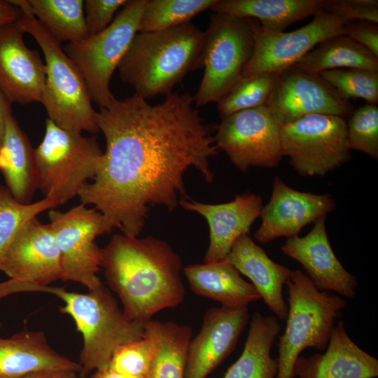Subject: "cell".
I'll list each match as a JSON object with an SVG mask.
<instances>
[{
	"instance_id": "obj_1",
	"label": "cell",
	"mask_w": 378,
	"mask_h": 378,
	"mask_svg": "<svg viewBox=\"0 0 378 378\" xmlns=\"http://www.w3.org/2000/svg\"><path fill=\"white\" fill-rule=\"evenodd\" d=\"M193 103L189 92H172L154 105L134 94L97 112L106 150L78 197L102 214L104 234L118 228L136 237L151 208L174 211L188 197L183 179L191 167L212 183L209 160L218 149Z\"/></svg>"
},
{
	"instance_id": "obj_2",
	"label": "cell",
	"mask_w": 378,
	"mask_h": 378,
	"mask_svg": "<svg viewBox=\"0 0 378 378\" xmlns=\"http://www.w3.org/2000/svg\"><path fill=\"white\" fill-rule=\"evenodd\" d=\"M102 253L108 285L129 319L144 324L158 312L183 302L182 261L165 241L116 234Z\"/></svg>"
},
{
	"instance_id": "obj_3",
	"label": "cell",
	"mask_w": 378,
	"mask_h": 378,
	"mask_svg": "<svg viewBox=\"0 0 378 378\" xmlns=\"http://www.w3.org/2000/svg\"><path fill=\"white\" fill-rule=\"evenodd\" d=\"M205 34L191 23L136 34L118 66L119 77L147 100L167 96L204 66Z\"/></svg>"
},
{
	"instance_id": "obj_4",
	"label": "cell",
	"mask_w": 378,
	"mask_h": 378,
	"mask_svg": "<svg viewBox=\"0 0 378 378\" xmlns=\"http://www.w3.org/2000/svg\"><path fill=\"white\" fill-rule=\"evenodd\" d=\"M19 8L16 23L41 47L45 58L46 82L41 104L48 118L57 126L74 132H99L97 112L92 106L79 70L57 42L31 12L27 0H9Z\"/></svg>"
},
{
	"instance_id": "obj_5",
	"label": "cell",
	"mask_w": 378,
	"mask_h": 378,
	"mask_svg": "<svg viewBox=\"0 0 378 378\" xmlns=\"http://www.w3.org/2000/svg\"><path fill=\"white\" fill-rule=\"evenodd\" d=\"M64 303L59 311L72 318L83 336L79 374L85 378L93 370L108 367L115 350L145 334L144 324L129 319L103 284L88 293L69 292L52 286L50 293Z\"/></svg>"
},
{
	"instance_id": "obj_6",
	"label": "cell",
	"mask_w": 378,
	"mask_h": 378,
	"mask_svg": "<svg viewBox=\"0 0 378 378\" xmlns=\"http://www.w3.org/2000/svg\"><path fill=\"white\" fill-rule=\"evenodd\" d=\"M288 293L286 326L279 337L276 378H293V366L307 348L324 351L346 301L317 289L299 270H292L286 284Z\"/></svg>"
},
{
	"instance_id": "obj_7",
	"label": "cell",
	"mask_w": 378,
	"mask_h": 378,
	"mask_svg": "<svg viewBox=\"0 0 378 378\" xmlns=\"http://www.w3.org/2000/svg\"><path fill=\"white\" fill-rule=\"evenodd\" d=\"M104 152L94 136L64 130L48 118L43 141L34 148L36 187L57 206L92 180Z\"/></svg>"
},
{
	"instance_id": "obj_8",
	"label": "cell",
	"mask_w": 378,
	"mask_h": 378,
	"mask_svg": "<svg viewBox=\"0 0 378 378\" xmlns=\"http://www.w3.org/2000/svg\"><path fill=\"white\" fill-rule=\"evenodd\" d=\"M146 1L127 0L104 30L63 48L81 74L92 102L100 108L116 99L110 90L111 78L139 31Z\"/></svg>"
},
{
	"instance_id": "obj_9",
	"label": "cell",
	"mask_w": 378,
	"mask_h": 378,
	"mask_svg": "<svg viewBox=\"0 0 378 378\" xmlns=\"http://www.w3.org/2000/svg\"><path fill=\"white\" fill-rule=\"evenodd\" d=\"M204 74L194 103L218 102L241 78L253 51L248 18L214 13L204 31Z\"/></svg>"
},
{
	"instance_id": "obj_10",
	"label": "cell",
	"mask_w": 378,
	"mask_h": 378,
	"mask_svg": "<svg viewBox=\"0 0 378 378\" xmlns=\"http://www.w3.org/2000/svg\"><path fill=\"white\" fill-rule=\"evenodd\" d=\"M343 117L314 114L281 126V148L302 176H324L351 159Z\"/></svg>"
},
{
	"instance_id": "obj_11",
	"label": "cell",
	"mask_w": 378,
	"mask_h": 378,
	"mask_svg": "<svg viewBox=\"0 0 378 378\" xmlns=\"http://www.w3.org/2000/svg\"><path fill=\"white\" fill-rule=\"evenodd\" d=\"M10 279L0 282V300L16 293L43 292L62 279L60 253L50 224L36 216L18 232L0 265Z\"/></svg>"
},
{
	"instance_id": "obj_12",
	"label": "cell",
	"mask_w": 378,
	"mask_h": 378,
	"mask_svg": "<svg viewBox=\"0 0 378 378\" xmlns=\"http://www.w3.org/2000/svg\"><path fill=\"white\" fill-rule=\"evenodd\" d=\"M48 218L60 253L61 280L79 283L88 290L99 287L102 253L95 239L104 234L102 214L80 204L64 212L51 209Z\"/></svg>"
},
{
	"instance_id": "obj_13",
	"label": "cell",
	"mask_w": 378,
	"mask_h": 378,
	"mask_svg": "<svg viewBox=\"0 0 378 378\" xmlns=\"http://www.w3.org/2000/svg\"><path fill=\"white\" fill-rule=\"evenodd\" d=\"M281 126L266 106L241 111L221 118L215 145L241 172L275 167L284 157Z\"/></svg>"
},
{
	"instance_id": "obj_14",
	"label": "cell",
	"mask_w": 378,
	"mask_h": 378,
	"mask_svg": "<svg viewBox=\"0 0 378 378\" xmlns=\"http://www.w3.org/2000/svg\"><path fill=\"white\" fill-rule=\"evenodd\" d=\"M253 32L254 46L242 78L264 73H279L293 66L321 42L346 35L343 18L323 9L314 15L305 26L289 32L264 29L259 22L248 18Z\"/></svg>"
},
{
	"instance_id": "obj_15",
	"label": "cell",
	"mask_w": 378,
	"mask_h": 378,
	"mask_svg": "<svg viewBox=\"0 0 378 378\" xmlns=\"http://www.w3.org/2000/svg\"><path fill=\"white\" fill-rule=\"evenodd\" d=\"M281 125L314 114L346 117L352 106L319 75L290 66L280 72L265 105Z\"/></svg>"
},
{
	"instance_id": "obj_16",
	"label": "cell",
	"mask_w": 378,
	"mask_h": 378,
	"mask_svg": "<svg viewBox=\"0 0 378 378\" xmlns=\"http://www.w3.org/2000/svg\"><path fill=\"white\" fill-rule=\"evenodd\" d=\"M335 207L336 202L330 194L299 191L275 176L270 200L262 208L261 224L254 238L267 244L279 237L298 236L307 225L326 216Z\"/></svg>"
},
{
	"instance_id": "obj_17",
	"label": "cell",
	"mask_w": 378,
	"mask_h": 378,
	"mask_svg": "<svg viewBox=\"0 0 378 378\" xmlns=\"http://www.w3.org/2000/svg\"><path fill=\"white\" fill-rule=\"evenodd\" d=\"M24 34L16 22L0 27V91L10 104L41 102L45 87L46 65Z\"/></svg>"
},
{
	"instance_id": "obj_18",
	"label": "cell",
	"mask_w": 378,
	"mask_h": 378,
	"mask_svg": "<svg viewBox=\"0 0 378 378\" xmlns=\"http://www.w3.org/2000/svg\"><path fill=\"white\" fill-rule=\"evenodd\" d=\"M326 222V216L321 217L314 223L307 234L287 239L281 250L301 264L306 276L318 290H332L340 296L353 298L358 279L335 255L328 239Z\"/></svg>"
},
{
	"instance_id": "obj_19",
	"label": "cell",
	"mask_w": 378,
	"mask_h": 378,
	"mask_svg": "<svg viewBox=\"0 0 378 378\" xmlns=\"http://www.w3.org/2000/svg\"><path fill=\"white\" fill-rule=\"evenodd\" d=\"M248 319L247 307L209 309L189 343L185 378H206L235 349Z\"/></svg>"
},
{
	"instance_id": "obj_20",
	"label": "cell",
	"mask_w": 378,
	"mask_h": 378,
	"mask_svg": "<svg viewBox=\"0 0 378 378\" xmlns=\"http://www.w3.org/2000/svg\"><path fill=\"white\" fill-rule=\"evenodd\" d=\"M179 206L202 216L209 226V244L204 262H212L227 258L235 241L248 234L254 221L260 216L263 206L260 195L246 192L222 204H206L183 198Z\"/></svg>"
},
{
	"instance_id": "obj_21",
	"label": "cell",
	"mask_w": 378,
	"mask_h": 378,
	"mask_svg": "<svg viewBox=\"0 0 378 378\" xmlns=\"http://www.w3.org/2000/svg\"><path fill=\"white\" fill-rule=\"evenodd\" d=\"M324 353L299 356L293 366L298 378H375L378 360L360 349L347 334L344 323L333 327Z\"/></svg>"
},
{
	"instance_id": "obj_22",
	"label": "cell",
	"mask_w": 378,
	"mask_h": 378,
	"mask_svg": "<svg viewBox=\"0 0 378 378\" xmlns=\"http://www.w3.org/2000/svg\"><path fill=\"white\" fill-rule=\"evenodd\" d=\"M227 259L251 281L267 307L280 319H286L288 307L282 290L292 270L273 261L248 234L235 241Z\"/></svg>"
},
{
	"instance_id": "obj_23",
	"label": "cell",
	"mask_w": 378,
	"mask_h": 378,
	"mask_svg": "<svg viewBox=\"0 0 378 378\" xmlns=\"http://www.w3.org/2000/svg\"><path fill=\"white\" fill-rule=\"evenodd\" d=\"M80 370L75 362L55 351L42 331L24 330L0 337V378H21L52 370Z\"/></svg>"
},
{
	"instance_id": "obj_24",
	"label": "cell",
	"mask_w": 378,
	"mask_h": 378,
	"mask_svg": "<svg viewBox=\"0 0 378 378\" xmlns=\"http://www.w3.org/2000/svg\"><path fill=\"white\" fill-rule=\"evenodd\" d=\"M192 291L229 309L247 307L261 299L253 286L245 281L227 258L212 262L190 265L183 268Z\"/></svg>"
},
{
	"instance_id": "obj_25",
	"label": "cell",
	"mask_w": 378,
	"mask_h": 378,
	"mask_svg": "<svg viewBox=\"0 0 378 378\" xmlns=\"http://www.w3.org/2000/svg\"><path fill=\"white\" fill-rule=\"evenodd\" d=\"M331 0H218L214 13L256 20L265 30L279 32L314 15Z\"/></svg>"
},
{
	"instance_id": "obj_26",
	"label": "cell",
	"mask_w": 378,
	"mask_h": 378,
	"mask_svg": "<svg viewBox=\"0 0 378 378\" xmlns=\"http://www.w3.org/2000/svg\"><path fill=\"white\" fill-rule=\"evenodd\" d=\"M0 172L13 198L29 204L36 189L34 148L12 113L0 146Z\"/></svg>"
},
{
	"instance_id": "obj_27",
	"label": "cell",
	"mask_w": 378,
	"mask_h": 378,
	"mask_svg": "<svg viewBox=\"0 0 378 378\" xmlns=\"http://www.w3.org/2000/svg\"><path fill=\"white\" fill-rule=\"evenodd\" d=\"M280 330L276 317L255 312L242 353L223 378H276L278 360L271 349Z\"/></svg>"
},
{
	"instance_id": "obj_28",
	"label": "cell",
	"mask_w": 378,
	"mask_h": 378,
	"mask_svg": "<svg viewBox=\"0 0 378 378\" xmlns=\"http://www.w3.org/2000/svg\"><path fill=\"white\" fill-rule=\"evenodd\" d=\"M144 329L155 345L153 361L146 378H185L191 328L172 321L150 319L144 323Z\"/></svg>"
},
{
	"instance_id": "obj_29",
	"label": "cell",
	"mask_w": 378,
	"mask_h": 378,
	"mask_svg": "<svg viewBox=\"0 0 378 378\" xmlns=\"http://www.w3.org/2000/svg\"><path fill=\"white\" fill-rule=\"evenodd\" d=\"M294 67L312 74L342 68L378 71V57L346 35L328 38L300 58Z\"/></svg>"
},
{
	"instance_id": "obj_30",
	"label": "cell",
	"mask_w": 378,
	"mask_h": 378,
	"mask_svg": "<svg viewBox=\"0 0 378 378\" xmlns=\"http://www.w3.org/2000/svg\"><path fill=\"white\" fill-rule=\"evenodd\" d=\"M37 20L59 43L88 36L83 0H27Z\"/></svg>"
},
{
	"instance_id": "obj_31",
	"label": "cell",
	"mask_w": 378,
	"mask_h": 378,
	"mask_svg": "<svg viewBox=\"0 0 378 378\" xmlns=\"http://www.w3.org/2000/svg\"><path fill=\"white\" fill-rule=\"evenodd\" d=\"M218 0H147L139 32L169 29L190 23L199 13L210 9Z\"/></svg>"
},
{
	"instance_id": "obj_32",
	"label": "cell",
	"mask_w": 378,
	"mask_h": 378,
	"mask_svg": "<svg viewBox=\"0 0 378 378\" xmlns=\"http://www.w3.org/2000/svg\"><path fill=\"white\" fill-rule=\"evenodd\" d=\"M57 206L55 201L47 197L22 204L13 198L6 186L0 185V265L22 226L40 213Z\"/></svg>"
},
{
	"instance_id": "obj_33",
	"label": "cell",
	"mask_w": 378,
	"mask_h": 378,
	"mask_svg": "<svg viewBox=\"0 0 378 378\" xmlns=\"http://www.w3.org/2000/svg\"><path fill=\"white\" fill-rule=\"evenodd\" d=\"M279 73H264L242 78L217 102L220 118L265 106Z\"/></svg>"
},
{
	"instance_id": "obj_34",
	"label": "cell",
	"mask_w": 378,
	"mask_h": 378,
	"mask_svg": "<svg viewBox=\"0 0 378 378\" xmlns=\"http://www.w3.org/2000/svg\"><path fill=\"white\" fill-rule=\"evenodd\" d=\"M342 98H360L378 103V71L360 68L326 70L318 74Z\"/></svg>"
},
{
	"instance_id": "obj_35",
	"label": "cell",
	"mask_w": 378,
	"mask_h": 378,
	"mask_svg": "<svg viewBox=\"0 0 378 378\" xmlns=\"http://www.w3.org/2000/svg\"><path fill=\"white\" fill-rule=\"evenodd\" d=\"M155 353V342L145 332L141 338L118 347L112 355L108 368L122 374L146 378Z\"/></svg>"
},
{
	"instance_id": "obj_36",
	"label": "cell",
	"mask_w": 378,
	"mask_h": 378,
	"mask_svg": "<svg viewBox=\"0 0 378 378\" xmlns=\"http://www.w3.org/2000/svg\"><path fill=\"white\" fill-rule=\"evenodd\" d=\"M347 125V141L351 150L378 158V108L366 104L352 112Z\"/></svg>"
},
{
	"instance_id": "obj_37",
	"label": "cell",
	"mask_w": 378,
	"mask_h": 378,
	"mask_svg": "<svg viewBox=\"0 0 378 378\" xmlns=\"http://www.w3.org/2000/svg\"><path fill=\"white\" fill-rule=\"evenodd\" d=\"M323 10L347 22L364 21L378 24L377 0H331Z\"/></svg>"
},
{
	"instance_id": "obj_38",
	"label": "cell",
	"mask_w": 378,
	"mask_h": 378,
	"mask_svg": "<svg viewBox=\"0 0 378 378\" xmlns=\"http://www.w3.org/2000/svg\"><path fill=\"white\" fill-rule=\"evenodd\" d=\"M127 0H86L84 8L86 13L85 24L89 36L104 30L113 20L116 10L123 6Z\"/></svg>"
},
{
	"instance_id": "obj_39",
	"label": "cell",
	"mask_w": 378,
	"mask_h": 378,
	"mask_svg": "<svg viewBox=\"0 0 378 378\" xmlns=\"http://www.w3.org/2000/svg\"><path fill=\"white\" fill-rule=\"evenodd\" d=\"M346 35L378 57V26L364 21H351L345 24Z\"/></svg>"
},
{
	"instance_id": "obj_40",
	"label": "cell",
	"mask_w": 378,
	"mask_h": 378,
	"mask_svg": "<svg viewBox=\"0 0 378 378\" xmlns=\"http://www.w3.org/2000/svg\"><path fill=\"white\" fill-rule=\"evenodd\" d=\"M20 15L18 7L8 1H0V27L16 22Z\"/></svg>"
},
{
	"instance_id": "obj_41",
	"label": "cell",
	"mask_w": 378,
	"mask_h": 378,
	"mask_svg": "<svg viewBox=\"0 0 378 378\" xmlns=\"http://www.w3.org/2000/svg\"><path fill=\"white\" fill-rule=\"evenodd\" d=\"M78 372L71 370H52L38 372L21 378H79Z\"/></svg>"
},
{
	"instance_id": "obj_42",
	"label": "cell",
	"mask_w": 378,
	"mask_h": 378,
	"mask_svg": "<svg viewBox=\"0 0 378 378\" xmlns=\"http://www.w3.org/2000/svg\"><path fill=\"white\" fill-rule=\"evenodd\" d=\"M10 105L0 91V146L3 139L6 120L12 113Z\"/></svg>"
},
{
	"instance_id": "obj_43",
	"label": "cell",
	"mask_w": 378,
	"mask_h": 378,
	"mask_svg": "<svg viewBox=\"0 0 378 378\" xmlns=\"http://www.w3.org/2000/svg\"><path fill=\"white\" fill-rule=\"evenodd\" d=\"M90 378H145L141 377H134L122 374L106 368L102 370H96Z\"/></svg>"
}]
</instances>
